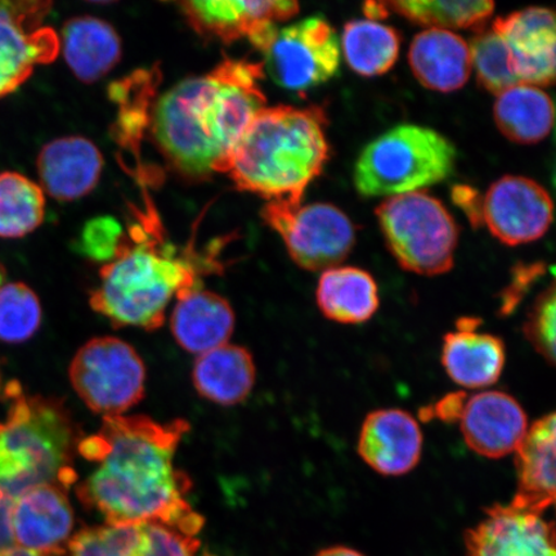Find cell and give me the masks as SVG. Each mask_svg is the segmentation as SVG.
<instances>
[{
  "mask_svg": "<svg viewBox=\"0 0 556 556\" xmlns=\"http://www.w3.org/2000/svg\"><path fill=\"white\" fill-rule=\"evenodd\" d=\"M146 366L134 346L114 337L89 340L70 367L75 392L96 414L121 416L146 394Z\"/></svg>",
  "mask_w": 556,
  "mask_h": 556,
  "instance_id": "cell-8",
  "label": "cell"
},
{
  "mask_svg": "<svg viewBox=\"0 0 556 556\" xmlns=\"http://www.w3.org/2000/svg\"><path fill=\"white\" fill-rule=\"evenodd\" d=\"M139 525H106L85 528L70 540L68 556H134Z\"/></svg>",
  "mask_w": 556,
  "mask_h": 556,
  "instance_id": "cell-32",
  "label": "cell"
},
{
  "mask_svg": "<svg viewBox=\"0 0 556 556\" xmlns=\"http://www.w3.org/2000/svg\"><path fill=\"white\" fill-rule=\"evenodd\" d=\"M477 319L464 318L457 330L443 340L442 365L456 384L479 389L495 384L505 366V345L502 339L478 332Z\"/></svg>",
  "mask_w": 556,
  "mask_h": 556,
  "instance_id": "cell-21",
  "label": "cell"
},
{
  "mask_svg": "<svg viewBox=\"0 0 556 556\" xmlns=\"http://www.w3.org/2000/svg\"><path fill=\"white\" fill-rule=\"evenodd\" d=\"M187 23L204 38L233 43L249 39L262 52L282 23L298 15L301 5L290 0H192L179 4Z\"/></svg>",
  "mask_w": 556,
  "mask_h": 556,
  "instance_id": "cell-12",
  "label": "cell"
},
{
  "mask_svg": "<svg viewBox=\"0 0 556 556\" xmlns=\"http://www.w3.org/2000/svg\"><path fill=\"white\" fill-rule=\"evenodd\" d=\"M321 108H264L243 131L222 174L240 191L302 204L330 157Z\"/></svg>",
  "mask_w": 556,
  "mask_h": 556,
  "instance_id": "cell-3",
  "label": "cell"
},
{
  "mask_svg": "<svg viewBox=\"0 0 556 556\" xmlns=\"http://www.w3.org/2000/svg\"><path fill=\"white\" fill-rule=\"evenodd\" d=\"M317 305L326 318L339 324L359 325L379 309V289L374 277L357 267L324 270L316 291Z\"/></svg>",
  "mask_w": 556,
  "mask_h": 556,
  "instance_id": "cell-26",
  "label": "cell"
},
{
  "mask_svg": "<svg viewBox=\"0 0 556 556\" xmlns=\"http://www.w3.org/2000/svg\"><path fill=\"white\" fill-rule=\"evenodd\" d=\"M9 419L0 424V491L13 500L34 486L67 490L76 482L73 467L78 430L64 403L26 397L17 382L7 387Z\"/></svg>",
  "mask_w": 556,
  "mask_h": 556,
  "instance_id": "cell-5",
  "label": "cell"
},
{
  "mask_svg": "<svg viewBox=\"0 0 556 556\" xmlns=\"http://www.w3.org/2000/svg\"><path fill=\"white\" fill-rule=\"evenodd\" d=\"M457 151L448 138L415 124H401L361 151L353 180L364 198L400 197L448 179Z\"/></svg>",
  "mask_w": 556,
  "mask_h": 556,
  "instance_id": "cell-6",
  "label": "cell"
},
{
  "mask_svg": "<svg viewBox=\"0 0 556 556\" xmlns=\"http://www.w3.org/2000/svg\"><path fill=\"white\" fill-rule=\"evenodd\" d=\"M316 556H364L363 554L353 551V548L345 546H333L324 548Z\"/></svg>",
  "mask_w": 556,
  "mask_h": 556,
  "instance_id": "cell-39",
  "label": "cell"
},
{
  "mask_svg": "<svg viewBox=\"0 0 556 556\" xmlns=\"http://www.w3.org/2000/svg\"><path fill=\"white\" fill-rule=\"evenodd\" d=\"M256 380L252 353L247 348L225 344L200 354L192 368V382L201 397L220 406L247 401Z\"/></svg>",
  "mask_w": 556,
  "mask_h": 556,
  "instance_id": "cell-24",
  "label": "cell"
},
{
  "mask_svg": "<svg viewBox=\"0 0 556 556\" xmlns=\"http://www.w3.org/2000/svg\"><path fill=\"white\" fill-rule=\"evenodd\" d=\"M421 452V429L407 412L382 408L367 415L361 428L358 454L379 475H407L419 464Z\"/></svg>",
  "mask_w": 556,
  "mask_h": 556,
  "instance_id": "cell-17",
  "label": "cell"
},
{
  "mask_svg": "<svg viewBox=\"0 0 556 556\" xmlns=\"http://www.w3.org/2000/svg\"><path fill=\"white\" fill-rule=\"evenodd\" d=\"M127 241L119 222L113 217L89 220L83 229L79 248L81 254L96 262H113Z\"/></svg>",
  "mask_w": 556,
  "mask_h": 556,
  "instance_id": "cell-35",
  "label": "cell"
},
{
  "mask_svg": "<svg viewBox=\"0 0 556 556\" xmlns=\"http://www.w3.org/2000/svg\"><path fill=\"white\" fill-rule=\"evenodd\" d=\"M235 324V311L227 299L200 285L177 296L170 316V330L178 345L198 356L227 344Z\"/></svg>",
  "mask_w": 556,
  "mask_h": 556,
  "instance_id": "cell-20",
  "label": "cell"
},
{
  "mask_svg": "<svg viewBox=\"0 0 556 556\" xmlns=\"http://www.w3.org/2000/svg\"><path fill=\"white\" fill-rule=\"evenodd\" d=\"M452 201L467 215L472 227L483 224V198L468 185H457L451 191Z\"/></svg>",
  "mask_w": 556,
  "mask_h": 556,
  "instance_id": "cell-36",
  "label": "cell"
},
{
  "mask_svg": "<svg viewBox=\"0 0 556 556\" xmlns=\"http://www.w3.org/2000/svg\"><path fill=\"white\" fill-rule=\"evenodd\" d=\"M261 53L264 73L275 85L298 93L336 78L342 60L338 34L323 16L277 29Z\"/></svg>",
  "mask_w": 556,
  "mask_h": 556,
  "instance_id": "cell-10",
  "label": "cell"
},
{
  "mask_svg": "<svg viewBox=\"0 0 556 556\" xmlns=\"http://www.w3.org/2000/svg\"><path fill=\"white\" fill-rule=\"evenodd\" d=\"M509 50L519 85H556V9L530 7L493 21Z\"/></svg>",
  "mask_w": 556,
  "mask_h": 556,
  "instance_id": "cell-15",
  "label": "cell"
},
{
  "mask_svg": "<svg viewBox=\"0 0 556 556\" xmlns=\"http://www.w3.org/2000/svg\"><path fill=\"white\" fill-rule=\"evenodd\" d=\"M554 219L551 194L526 177L505 176L483 198V224L505 245L540 240Z\"/></svg>",
  "mask_w": 556,
  "mask_h": 556,
  "instance_id": "cell-13",
  "label": "cell"
},
{
  "mask_svg": "<svg viewBox=\"0 0 556 556\" xmlns=\"http://www.w3.org/2000/svg\"><path fill=\"white\" fill-rule=\"evenodd\" d=\"M456 420L469 448L489 458L517 454L530 429L519 402L500 391L464 395Z\"/></svg>",
  "mask_w": 556,
  "mask_h": 556,
  "instance_id": "cell-16",
  "label": "cell"
},
{
  "mask_svg": "<svg viewBox=\"0 0 556 556\" xmlns=\"http://www.w3.org/2000/svg\"><path fill=\"white\" fill-rule=\"evenodd\" d=\"M0 556H60V555L34 552V551H29V548H25V547H13V548H11V551L0 554Z\"/></svg>",
  "mask_w": 556,
  "mask_h": 556,
  "instance_id": "cell-40",
  "label": "cell"
},
{
  "mask_svg": "<svg viewBox=\"0 0 556 556\" xmlns=\"http://www.w3.org/2000/svg\"><path fill=\"white\" fill-rule=\"evenodd\" d=\"M377 217L402 268L438 276L454 267L458 227L440 200L421 191L400 194L380 204Z\"/></svg>",
  "mask_w": 556,
  "mask_h": 556,
  "instance_id": "cell-7",
  "label": "cell"
},
{
  "mask_svg": "<svg viewBox=\"0 0 556 556\" xmlns=\"http://www.w3.org/2000/svg\"><path fill=\"white\" fill-rule=\"evenodd\" d=\"M52 3H0V99L30 78L35 66L50 64L60 52V39L40 27Z\"/></svg>",
  "mask_w": 556,
  "mask_h": 556,
  "instance_id": "cell-11",
  "label": "cell"
},
{
  "mask_svg": "<svg viewBox=\"0 0 556 556\" xmlns=\"http://www.w3.org/2000/svg\"><path fill=\"white\" fill-rule=\"evenodd\" d=\"M266 225L281 236L296 266L317 273L345 261L356 242L350 218L331 204L302 206L289 201H268L262 208Z\"/></svg>",
  "mask_w": 556,
  "mask_h": 556,
  "instance_id": "cell-9",
  "label": "cell"
},
{
  "mask_svg": "<svg viewBox=\"0 0 556 556\" xmlns=\"http://www.w3.org/2000/svg\"><path fill=\"white\" fill-rule=\"evenodd\" d=\"M340 47L354 73L375 78L387 74L397 62L401 35L377 21L354 20L344 26Z\"/></svg>",
  "mask_w": 556,
  "mask_h": 556,
  "instance_id": "cell-28",
  "label": "cell"
},
{
  "mask_svg": "<svg viewBox=\"0 0 556 556\" xmlns=\"http://www.w3.org/2000/svg\"><path fill=\"white\" fill-rule=\"evenodd\" d=\"M45 214V191L39 185L20 173H0V238H24L43 224Z\"/></svg>",
  "mask_w": 556,
  "mask_h": 556,
  "instance_id": "cell-29",
  "label": "cell"
},
{
  "mask_svg": "<svg viewBox=\"0 0 556 556\" xmlns=\"http://www.w3.org/2000/svg\"><path fill=\"white\" fill-rule=\"evenodd\" d=\"M391 12L399 13L415 25L429 29H468L481 27L495 10V3L489 0L479 2H428V0H408V2H387ZM477 29V30H478Z\"/></svg>",
  "mask_w": 556,
  "mask_h": 556,
  "instance_id": "cell-30",
  "label": "cell"
},
{
  "mask_svg": "<svg viewBox=\"0 0 556 556\" xmlns=\"http://www.w3.org/2000/svg\"><path fill=\"white\" fill-rule=\"evenodd\" d=\"M262 64L225 59L211 73L178 83L156 103L152 134L180 176L222 173L256 114L267 106Z\"/></svg>",
  "mask_w": 556,
  "mask_h": 556,
  "instance_id": "cell-2",
  "label": "cell"
},
{
  "mask_svg": "<svg viewBox=\"0 0 556 556\" xmlns=\"http://www.w3.org/2000/svg\"><path fill=\"white\" fill-rule=\"evenodd\" d=\"M408 64L422 87L451 93L467 85L471 53L460 35L428 29L417 34L408 52Z\"/></svg>",
  "mask_w": 556,
  "mask_h": 556,
  "instance_id": "cell-23",
  "label": "cell"
},
{
  "mask_svg": "<svg viewBox=\"0 0 556 556\" xmlns=\"http://www.w3.org/2000/svg\"><path fill=\"white\" fill-rule=\"evenodd\" d=\"M199 548L198 538L151 521L139 525V538L134 556H197Z\"/></svg>",
  "mask_w": 556,
  "mask_h": 556,
  "instance_id": "cell-34",
  "label": "cell"
},
{
  "mask_svg": "<svg viewBox=\"0 0 556 556\" xmlns=\"http://www.w3.org/2000/svg\"><path fill=\"white\" fill-rule=\"evenodd\" d=\"M364 13L367 20L371 21H380L386 20L391 15V11H389L387 2H367L364 4Z\"/></svg>",
  "mask_w": 556,
  "mask_h": 556,
  "instance_id": "cell-38",
  "label": "cell"
},
{
  "mask_svg": "<svg viewBox=\"0 0 556 556\" xmlns=\"http://www.w3.org/2000/svg\"><path fill=\"white\" fill-rule=\"evenodd\" d=\"M551 274L552 282L527 313L525 333L534 350L556 367V266Z\"/></svg>",
  "mask_w": 556,
  "mask_h": 556,
  "instance_id": "cell-33",
  "label": "cell"
},
{
  "mask_svg": "<svg viewBox=\"0 0 556 556\" xmlns=\"http://www.w3.org/2000/svg\"><path fill=\"white\" fill-rule=\"evenodd\" d=\"M157 229H150L146 220L131 226L119 254L102 267L100 287L90 295L92 308L117 328H162L172 299L200 285L194 264L178 256Z\"/></svg>",
  "mask_w": 556,
  "mask_h": 556,
  "instance_id": "cell-4",
  "label": "cell"
},
{
  "mask_svg": "<svg viewBox=\"0 0 556 556\" xmlns=\"http://www.w3.org/2000/svg\"><path fill=\"white\" fill-rule=\"evenodd\" d=\"M41 190L59 201L87 197L99 185L103 157L89 139L72 136L54 139L37 160Z\"/></svg>",
  "mask_w": 556,
  "mask_h": 556,
  "instance_id": "cell-19",
  "label": "cell"
},
{
  "mask_svg": "<svg viewBox=\"0 0 556 556\" xmlns=\"http://www.w3.org/2000/svg\"><path fill=\"white\" fill-rule=\"evenodd\" d=\"M516 503L493 505L465 534L468 556H556V527Z\"/></svg>",
  "mask_w": 556,
  "mask_h": 556,
  "instance_id": "cell-14",
  "label": "cell"
},
{
  "mask_svg": "<svg viewBox=\"0 0 556 556\" xmlns=\"http://www.w3.org/2000/svg\"><path fill=\"white\" fill-rule=\"evenodd\" d=\"M60 41L68 67L87 85L102 79L122 60L119 34L106 21L97 17L68 20Z\"/></svg>",
  "mask_w": 556,
  "mask_h": 556,
  "instance_id": "cell-25",
  "label": "cell"
},
{
  "mask_svg": "<svg viewBox=\"0 0 556 556\" xmlns=\"http://www.w3.org/2000/svg\"><path fill=\"white\" fill-rule=\"evenodd\" d=\"M493 117L498 130L509 141L536 144L551 136L556 123V108L545 90L519 85L497 96Z\"/></svg>",
  "mask_w": 556,
  "mask_h": 556,
  "instance_id": "cell-27",
  "label": "cell"
},
{
  "mask_svg": "<svg viewBox=\"0 0 556 556\" xmlns=\"http://www.w3.org/2000/svg\"><path fill=\"white\" fill-rule=\"evenodd\" d=\"M518 489L513 503L544 513L556 503V413L528 429L517 451Z\"/></svg>",
  "mask_w": 556,
  "mask_h": 556,
  "instance_id": "cell-22",
  "label": "cell"
},
{
  "mask_svg": "<svg viewBox=\"0 0 556 556\" xmlns=\"http://www.w3.org/2000/svg\"><path fill=\"white\" fill-rule=\"evenodd\" d=\"M73 528L74 513L62 486H34L15 500L13 533L21 547L64 556Z\"/></svg>",
  "mask_w": 556,
  "mask_h": 556,
  "instance_id": "cell-18",
  "label": "cell"
},
{
  "mask_svg": "<svg viewBox=\"0 0 556 556\" xmlns=\"http://www.w3.org/2000/svg\"><path fill=\"white\" fill-rule=\"evenodd\" d=\"M471 65L475 67L479 86L498 96L505 90L519 86L513 74L509 50L505 40L493 27H481L470 45Z\"/></svg>",
  "mask_w": 556,
  "mask_h": 556,
  "instance_id": "cell-31",
  "label": "cell"
},
{
  "mask_svg": "<svg viewBox=\"0 0 556 556\" xmlns=\"http://www.w3.org/2000/svg\"><path fill=\"white\" fill-rule=\"evenodd\" d=\"M555 506H556V503H555Z\"/></svg>",
  "mask_w": 556,
  "mask_h": 556,
  "instance_id": "cell-42",
  "label": "cell"
},
{
  "mask_svg": "<svg viewBox=\"0 0 556 556\" xmlns=\"http://www.w3.org/2000/svg\"><path fill=\"white\" fill-rule=\"evenodd\" d=\"M189 422H160L143 415L103 417L100 432L86 438L79 454L97 463L78 486L83 503L102 514L108 525L162 523L198 538L205 519L187 493L192 483L176 467V452Z\"/></svg>",
  "mask_w": 556,
  "mask_h": 556,
  "instance_id": "cell-1",
  "label": "cell"
},
{
  "mask_svg": "<svg viewBox=\"0 0 556 556\" xmlns=\"http://www.w3.org/2000/svg\"><path fill=\"white\" fill-rule=\"evenodd\" d=\"M13 505L15 500L0 491V554L16 547L15 533H13Z\"/></svg>",
  "mask_w": 556,
  "mask_h": 556,
  "instance_id": "cell-37",
  "label": "cell"
},
{
  "mask_svg": "<svg viewBox=\"0 0 556 556\" xmlns=\"http://www.w3.org/2000/svg\"><path fill=\"white\" fill-rule=\"evenodd\" d=\"M553 185L556 189V163H555V166H554V172H553Z\"/></svg>",
  "mask_w": 556,
  "mask_h": 556,
  "instance_id": "cell-41",
  "label": "cell"
}]
</instances>
